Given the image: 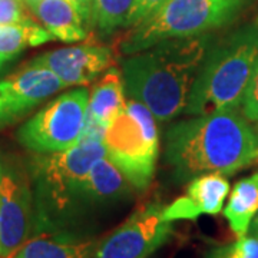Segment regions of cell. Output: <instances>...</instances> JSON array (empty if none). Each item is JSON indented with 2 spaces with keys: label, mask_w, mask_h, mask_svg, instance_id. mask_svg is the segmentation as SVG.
Masks as SVG:
<instances>
[{
  "label": "cell",
  "mask_w": 258,
  "mask_h": 258,
  "mask_svg": "<svg viewBox=\"0 0 258 258\" xmlns=\"http://www.w3.org/2000/svg\"><path fill=\"white\" fill-rule=\"evenodd\" d=\"M165 164L178 182L205 174L234 175L258 164V138L241 111L197 115L165 134Z\"/></svg>",
  "instance_id": "cell-1"
},
{
  "label": "cell",
  "mask_w": 258,
  "mask_h": 258,
  "mask_svg": "<svg viewBox=\"0 0 258 258\" xmlns=\"http://www.w3.org/2000/svg\"><path fill=\"white\" fill-rule=\"evenodd\" d=\"M212 43L211 33L174 37L128 55L122 62L126 95L145 105L159 122L175 119L184 113Z\"/></svg>",
  "instance_id": "cell-2"
},
{
  "label": "cell",
  "mask_w": 258,
  "mask_h": 258,
  "mask_svg": "<svg viewBox=\"0 0 258 258\" xmlns=\"http://www.w3.org/2000/svg\"><path fill=\"white\" fill-rule=\"evenodd\" d=\"M106 155L102 141L81 139L55 154H36L29 161L35 205L36 235L42 232H83L93 208L86 191L92 165Z\"/></svg>",
  "instance_id": "cell-3"
},
{
  "label": "cell",
  "mask_w": 258,
  "mask_h": 258,
  "mask_svg": "<svg viewBox=\"0 0 258 258\" xmlns=\"http://www.w3.org/2000/svg\"><path fill=\"white\" fill-rule=\"evenodd\" d=\"M258 59V18L214 42L188 96L184 115L240 111Z\"/></svg>",
  "instance_id": "cell-4"
},
{
  "label": "cell",
  "mask_w": 258,
  "mask_h": 258,
  "mask_svg": "<svg viewBox=\"0 0 258 258\" xmlns=\"http://www.w3.org/2000/svg\"><path fill=\"white\" fill-rule=\"evenodd\" d=\"M248 3L249 0H166L134 26L122 40L120 50L132 55L166 39L210 33L231 23Z\"/></svg>",
  "instance_id": "cell-5"
},
{
  "label": "cell",
  "mask_w": 258,
  "mask_h": 258,
  "mask_svg": "<svg viewBox=\"0 0 258 258\" xmlns=\"http://www.w3.org/2000/svg\"><path fill=\"white\" fill-rule=\"evenodd\" d=\"M103 145L108 159L125 175L134 189L147 191L155 175L159 154L157 119L147 106L129 99L108 125Z\"/></svg>",
  "instance_id": "cell-6"
},
{
  "label": "cell",
  "mask_w": 258,
  "mask_h": 258,
  "mask_svg": "<svg viewBox=\"0 0 258 258\" xmlns=\"http://www.w3.org/2000/svg\"><path fill=\"white\" fill-rule=\"evenodd\" d=\"M88 103V88L59 95L20 126V145L33 154H55L75 147L85 131Z\"/></svg>",
  "instance_id": "cell-7"
},
{
  "label": "cell",
  "mask_w": 258,
  "mask_h": 258,
  "mask_svg": "<svg viewBox=\"0 0 258 258\" xmlns=\"http://www.w3.org/2000/svg\"><path fill=\"white\" fill-rule=\"evenodd\" d=\"M36 228L30 174L15 158L0 155V258L12 255L35 237Z\"/></svg>",
  "instance_id": "cell-8"
},
{
  "label": "cell",
  "mask_w": 258,
  "mask_h": 258,
  "mask_svg": "<svg viewBox=\"0 0 258 258\" xmlns=\"http://www.w3.org/2000/svg\"><path fill=\"white\" fill-rule=\"evenodd\" d=\"M164 204L149 201L98 242L93 258H149L174 235V222L164 220Z\"/></svg>",
  "instance_id": "cell-9"
},
{
  "label": "cell",
  "mask_w": 258,
  "mask_h": 258,
  "mask_svg": "<svg viewBox=\"0 0 258 258\" xmlns=\"http://www.w3.org/2000/svg\"><path fill=\"white\" fill-rule=\"evenodd\" d=\"M63 88L49 69L30 62L6 76L0 81V129L25 118Z\"/></svg>",
  "instance_id": "cell-10"
},
{
  "label": "cell",
  "mask_w": 258,
  "mask_h": 258,
  "mask_svg": "<svg viewBox=\"0 0 258 258\" xmlns=\"http://www.w3.org/2000/svg\"><path fill=\"white\" fill-rule=\"evenodd\" d=\"M113 62L111 47L85 42L75 46L62 47L40 53L30 60L49 69L66 86H82L98 79Z\"/></svg>",
  "instance_id": "cell-11"
},
{
  "label": "cell",
  "mask_w": 258,
  "mask_h": 258,
  "mask_svg": "<svg viewBox=\"0 0 258 258\" xmlns=\"http://www.w3.org/2000/svg\"><path fill=\"white\" fill-rule=\"evenodd\" d=\"M230 194V182L221 174H205L189 179L184 195L164 207V220L169 222L195 221L201 215H217L222 211Z\"/></svg>",
  "instance_id": "cell-12"
},
{
  "label": "cell",
  "mask_w": 258,
  "mask_h": 258,
  "mask_svg": "<svg viewBox=\"0 0 258 258\" xmlns=\"http://www.w3.org/2000/svg\"><path fill=\"white\" fill-rule=\"evenodd\" d=\"M99 240L86 232H42L16 249L12 258H93Z\"/></svg>",
  "instance_id": "cell-13"
},
{
  "label": "cell",
  "mask_w": 258,
  "mask_h": 258,
  "mask_svg": "<svg viewBox=\"0 0 258 258\" xmlns=\"http://www.w3.org/2000/svg\"><path fill=\"white\" fill-rule=\"evenodd\" d=\"M28 9L55 40L75 43L88 36V28L71 0H40Z\"/></svg>",
  "instance_id": "cell-14"
},
{
  "label": "cell",
  "mask_w": 258,
  "mask_h": 258,
  "mask_svg": "<svg viewBox=\"0 0 258 258\" xmlns=\"http://www.w3.org/2000/svg\"><path fill=\"white\" fill-rule=\"evenodd\" d=\"M86 191L93 211H96L126 201L135 189L105 155L99 158L89 169Z\"/></svg>",
  "instance_id": "cell-15"
},
{
  "label": "cell",
  "mask_w": 258,
  "mask_h": 258,
  "mask_svg": "<svg viewBox=\"0 0 258 258\" xmlns=\"http://www.w3.org/2000/svg\"><path fill=\"white\" fill-rule=\"evenodd\" d=\"M125 92L122 72L116 66H111L99 76L89 92L86 122L108 126L125 108Z\"/></svg>",
  "instance_id": "cell-16"
},
{
  "label": "cell",
  "mask_w": 258,
  "mask_h": 258,
  "mask_svg": "<svg viewBox=\"0 0 258 258\" xmlns=\"http://www.w3.org/2000/svg\"><path fill=\"white\" fill-rule=\"evenodd\" d=\"M222 212L237 238L248 234L249 225L258 212V171L234 185Z\"/></svg>",
  "instance_id": "cell-17"
},
{
  "label": "cell",
  "mask_w": 258,
  "mask_h": 258,
  "mask_svg": "<svg viewBox=\"0 0 258 258\" xmlns=\"http://www.w3.org/2000/svg\"><path fill=\"white\" fill-rule=\"evenodd\" d=\"M53 36L33 19L19 25H0V69L15 60L26 47L40 46Z\"/></svg>",
  "instance_id": "cell-18"
},
{
  "label": "cell",
  "mask_w": 258,
  "mask_h": 258,
  "mask_svg": "<svg viewBox=\"0 0 258 258\" xmlns=\"http://www.w3.org/2000/svg\"><path fill=\"white\" fill-rule=\"evenodd\" d=\"M137 0H95L91 29L101 36H109L118 29L128 26L131 12Z\"/></svg>",
  "instance_id": "cell-19"
},
{
  "label": "cell",
  "mask_w": 258,
  "mask_h": 258,
  "mask_svg": "<svg viewBox=\"0 0 258 258\" xmlns=\"http://www.w3.org/2000/svg\"><path fill=\"white\" fill-rule=\"evenodd\" d=\"M204 258H258V238L247 234L228 244L214 245Z\"/></svg>",
  "instance_id": "cell-20"
},
{
  "label": "cell",
  "mask_w": 258,
  "mask_h": 258,
  "mask_svg": "<svg viewBox=\"0 0 258 258\" xmlns=\"http://www.w3.org/2000/svg\"><path fill=\"white\" fill-rule=\"evenodd\" d=\"M240 111L245 119L258 123V59L251 75L247 91L244 93Z\"/></svg>",
  "instance_id": "cell-21"
},
{
  "label": "cell",
  "mask_w": 258,
  "mask_h": 258,
  "mask_svg": "<svg viewBox=\"0 0 258 258\" xmlns=\"http://www.w3.org/2000/svg\"><path fill=\"white\" fill-rule=\"evenodd\" d=\"M23 0H0V25H19L32 19Z\"/></svg>",
  "instance_id": "cell-22"
},
{
  "label": "cell",
  "mask_w": 258,
  "mask_h": 258,
  "mask_svg": "<svg viewBox=\"0 0 258 258\" xmlns=\"http://www.w3.org/2000/svg\"><path fill=\"white\" fill-rule=\"evenodd\" d=\"M166 0H137L135 6L131 12L128 20V26H137L142 20H145L148 16H151L158 8H161Z\"/></svg>",
  "instance_id": "cell-23"
},
{
  "label": "cell",
  "mask_w": 258,
  "mask_h": 258,
  "mask_svg": "<svg viewBox=\"0 0 258 258\" xmlns=\"http://www.w3.org/2000/svg\"><path fill=\"white\" fill-rule=\"evenodd\" d=\"M74 3V6L78 10V13L81 15L85 26L91 29V23H92V9L93 2L95 0H71Z\"/></svg>",
  "instance_id": "cell-24"
},
{
  "label": "cell",
  "mask_w": 258,
  "mask_h": 258,
  "mask_svg": "<svg viewBox=\"0 0 258 258\" xmlns=\"http://www.w3.org/2000/svg\"><path fill=\"white\" fill-rule=\"evenodd\" d=\"M248 235H252V237L258 238V212H257V215L254 217L252 222H251V225H249Z\"/></svg>",
  "instance_id": "cell-25"
},
{
  "label": "cell",
  "mask_w": 258,
  "mask_h": 258,
  "mask_svg": "<svg viewBox=\"0 0 258 258\" xmlns=\"http://www.w3.org/2000/svg\"><path fill=\"white\" fill-rule=\"evenodd\" d=\"M25 3H26V6H30V5H35L37 2H40V0H23Z\"/></svg>",
  "instance_id": "cell-26"
},
{
  "label": "cell",
  "mask_w": 258,
  "mask_h": 258,
  "mask_svg": "<svg viewBox=\"0 0 258 258\" xmlns=\"http://www.w3.org/2000/svg\"><path fill=\"white\" fill-rule=\"evenodd\" d=\"M254 131H255V134H257V138H258V123H255V126H254Z\"/></svg>",
  "instance_id": "cell-27"
},
{
  "label": "cell",
  "mask_w": 258,
  "mask_h": 258,
  "mask_svg": "<svg viewBox=\"0 0 258 258\" xmlns=\"http://www.w3.org/2000/svg\"><path fill=\"white\" fill-rule=\"evenodd\" d=\"M6 258H12V257H6Z\"/></svg>",
  "instance_id": "cell-28"
}]
</instances>
